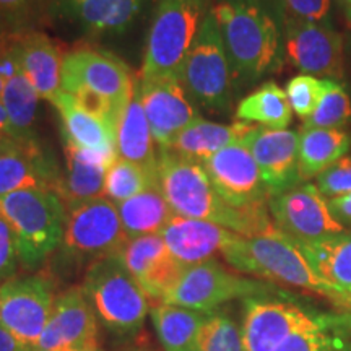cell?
<instances>
[{
	"mask_svg": "<svg viewBox=\"0 0 351 351\" xmlns=\"http://www.w3.org/2000/svg\"><path fill=\"white\" fill-rule=\"evenodd\" d=\"M0 132H2V134L12 135V132H10V122H8L7 111H5V108H3L2 101H0ZM12 137H13V135H12Z\"/></svg>",
	"mask_w": 351,
	"mask_h": 351,
	"instance_id": "45",
	"label": "cell"
},
{
	"mask_svg": "<svg viewBox=\"0 0 351 351\" xmlns=\"http://www.w3.org/2000/svg\"><path fill=\"white\" fill-rule=\"evenodd\" d=\"M314 274L332 289L341 309L351 306V231L313 244H300Z\"/></svg>",
	"mask_w": 351,
	"mask_h": 351,
	"instance_id": "25",
	"label": "cell"
},
{
	"mask_svg": "<svg viewBox=\"0 0 351 351\" xmlns=\"http://www.w3.org/2000/svg\"><path fill=\"white\" fill-rule=\"evenodd\" d=\"M339 3L341 7H343V10L346 7H350L351 5V0H339Z\"/></svg>",
	"mask_w": 351,
	"mask_h": 351,
	"instance_id": "49",
	"label": "cell"
},
{
	"mask_svg": "<svg viewBox=\"0 0 351 351\" xmlns=\"http://www.w3.org/2000/svg\"><path fill=\"white\" fill-rule=\"evenodd\" d=\"M234 78L256 82L282 64V29L263 0H218L212 7Z\"/></svg>",
	"mask_w": 351,
	"mask_h": 351,
	"instance_id": "2",
	"label": "cell"
},
{
	"mask_svg": "<svg viewBox=\"0 0 351 351\" xmlns=\"http://www.w3.org/2000/svg\"><path fill=\"white\" fill-rule=\"evenodd\" d=\"M244 304L241 332L245 351H275L315 314L293 302L265 298H249Z\"/></svg>",
	"mask_w": 351,
	"mask_h": 351,
	"instance_id": "18",
	"label": "cell"
},
{
	"mask_svg": "<svg viewBox=\"0 0 351 351\" xmlns=\"http://www.w3.org/2000/svg\"><path fill=\"white\" fill-rule=\"evenodd\" d=\"M274 226L298 244H313L346 230L337 221L315 184L302 182L269 199Z\"/></svg>",
	"mask_w": 351,
	"mask_h": 351,
	"instance_id": "10",
	"label": "cell"
},
{
	"mask_svg": "<svg viewBox=\"0 0 351 351\" xmlns=\"http://www.w3.org/2000/svg\"><path fill=\"white\" fill-rule=\"evenodd\" d=\"M156 178L166 202L178 217L215 223L245 238L275 228L269 204L234 207L215 191L204 166L171 148L158 152Z\"/></svg>",
	"mask_w": 351,
	"mask_h": 351,
	"instance_id": "1",
	"label": "cell"
},
{
	"mask_svg": "<svg viewBox=\"0 0 351 351\" xmlns=\"http://www.w3.org/2000/svg\"><path fill=\"white\" fill-rule=\"evenodd\" d=\"M60 181L59 166L38 142H19L0 153V197L21 189L57 192Z\"/></svg>",
	"mask_w": 351,
	"mask_h": 351,
	"instance_id": "20",
	"label": "cell"
},
{
	"mask_svg": "<svg viewBox=\"0 0 351 351\" xmlns=\"http://www.w3.org/2000/svg\"><path fill=\"white\" fill-rule=\"evenodd\" d=\"M202 166L207 171L215 191L234 207L269 204L270 195L261 169L244 143L223 148L205 160Z\"/></svg>",
	"mask_w": 351,
	"mask_h": 351,
	"instance_id": "14",
	"label": "cell"
},
{
	"mask_svg": "<svg viewBox=\"0 0 351 351\" xmlns=\"http://www.w3.org/2000/svg\"><path fill=\"white\" fill-rule=\"evenodd\" d=\"M158 182L156 173L117 156L108 168L104 197L119 205Z\"/></svg>",
	"mask_w": 351,
	"mask_h": 351,
	"instance_id": "35",
	"label": "cell"
},
{
	"mask_svg": "<svg viewBox=\"0 0 351 351\" xmlns=\"http://www.w3.org/2000/svg\"><path fill=\"white\" fill-rule=\"evenodd\" d=\"M46 0H0V19L8 21L32 16L44 5Z\"/></svg>",
	"mask_w": 351,
	"mask_h": 351,
	"instance_id": "42",
	"label": "cell"
},
{
	"mask_svg": "<svg viewBox=\"0 0 351 351\" xmlns=\"http://www.w3.org/2000/svg\"><path fill=\"white\" fill-rule=\"evenodd\" d=\"M150 314L165 351H199V335L210 313L158 302Z\"/></svg>",
	"mask_w": 351,
	"mask_h": 351,
	"instance_id": "30",
	"label": "cell"
},
{
	"mask_svg": "<svg viewBox=\"0 0 351 351\" xmlns=\"http://www.w3.org/2000/svg\"><path fill=\"white\" fill-rule=\"evenodd\" d=\"M243 143L251 150L270 197L302 184L300 132L256 127Z\"/></svg>",
	"mask_w": 351,
	"mask_h": 351,
	"instance_id": "17",
	"label": "cell"
},
{
	"mask_svg": "<svg viewBox=\"0 0 351 351\" xmlns=\"http://www.w3.org/2000/svg\"><path fill=\"white\" fill-rule=\"evenodd\" d=\"M119 258L148 300L158 302L165 301L186 270L166 247L161 234L130 239Z\"/></svg>",
	"mask_w": 351,
	"mask_h": 351,
	"instance_id": "19",
	"label": "cell"
},
{
	"mask_svg": "<svg viewBox=\"0 0 351 351\" xmlns=\"http://www.w3.org/2000/svg\"><path fill=\"white\" fill-rule=\"evenodd\" d=\"M0 217L13 232L20 262L34 269L62 245L69 210L56 192L21 189L0 197Z\"/></svg>",
	"mask_w": 351,
	"mask_h": 351,
	"instance_id": "4",
	"label": "cell"
},
{
	"mask_svg": "<svg viewBox=\"0 0 351 351\" xmlns=\"http://www.w3.org/2000/svg\"><path fill=\"white\" fill-rule=\"evenodd\" d=\"M5 80H3L2 77H0V96H2V93H3V88H5Z\"/></svg>",
	"mask_w": 351,
	"mask_h": 351,
	"instance_id": "51",
	"label": "cell"
},
{
	"mask_svg": "<svg viewBox=\"0 0 351 351\" xmlns=\"http://www.w3.org/2000/svg\"><path fill=\"white\" fill-rule=\"evenodd\" d=\"M274 293H280L274 283L249 278L226 269L217 258H210L187 267L163 302L199 313H213L232 300L265 298Z\"/></svg>",
	"mask_w": 351,
	"mask_h": 351,
	"instance_id": "8",
	"label": "cell"
},
{
	"mask_svg": "<svg viewBox=\"0 0 351 351\" xmlns=\"http://www.w3.org/2000/svg\"><path fill=\"white\" fill-rule=\"evenodd\" d=\"M221 256L239 274L301 288L335 301L332 289L314 274L300 244L276 228L251 238L239 234L226 245Z\"/></svg>",
	"mask_w": 351,
	"mask_h": 351,
	"instance_id": "3",
	"label": "cell"
},
{
	"mask_svg": "<svg viewBox=\"0 0 351 351\" xmlns=\"http://www.w3.org/2000/svg\"><path fill=\"white\" fill-rule=\"evenodd\" d=\"M56 285L46 274L0 285V324L16 339L36 346L56 302Z\"/></svg>",
	"mask_w": 351,
	"mask_h": 351,
	"instance_id": "12",
	"label": "cell"
},
{
	"mask_svg": "<svg viewBox=\"0 0 351 351\" xmlns=\"http://www.w3.org/2000/svg\"><path fill=\"white\" fill-rule=\"evenodd\" d=\"M282 20L301 23H332V0H278Z\"/></svg>",
	"mask_w": 351,
	"mask_h": 351,
	"instance_id": "39",
	"label": "cell"
},
{
	"mask_svg": "<svg viewBox=\"0 0 351 351\" xmlns=\"http://www.w3.org/2000/svg\"><path fill=\"white\" fill-rule=\"evenodd\" d=\"M328 208L341 226L351 228V192L346 195L328 199Z\"/></svg>",
	"mask_w": 351,
	"mask_h": 351,
	"instance_id": "43",
	"label": "cell"
},
{
	"mask_svg": "<svg viewBox=\"0 0 351 351\" xmlns=\"http://www.w3.org/2000/svg\"><path fill=\"white\" fill-rule=\"evenodd\" d=\"M127 243L117 205L106 197L69 210L62 245L72 256L96 262L119 256Z\"/></svg>",
	"mask_w": 351,
	"mask_h": 351,
	"instance_id": "11",
	"label": "cell"
},
{
	"mask_svg": "<svg viewBox=\"0 0 351 351\" xmlns=\"http://www.w3.org/2000/svg\"><path fill=\"white\" fill-rule=\"evenodd\" d=\"M19 142H20V140L13 138L12 135H8V134H2V132H0V153L7 152L8 148H12L13 145H16Z\"/></svg>",
	"mask_w": 351,
	"mask_h": 351,
	"instance_id": "46",
	"label": "cell"
},
{
	"mask_svg": "<svg viewBox=\"0 0 351 351\" xmlns=\"http://www.w3.org/2000/svg\"><path fill=\"white\" fill-rule=\"evenodd\" d=\"M21 72L32 83L39 98L54 104L62 95V62L59 47L47 34L32 32L16 38Z\"/></svg>",
	"mask_w": 351,
	"mask_h": 351,
	"instance_id": "23",
	"label": "cell"
},
{
	"mask_svg": "<svg viewBox=\"0 0 351 351\" xmlns=\"http://www.w3.org/2000/svg\"><path fill=\"white\" fill-rule=\"evenodd\" d=\"M345 56H346V60H350V65H346V69H350V80H348V85H350V95H351V49L346 51L345 49ZM345 69V72H346Z\"/></svg>",
	"mask_w": 351,
	"mask_h": 351,
	"instance_id": "47",
	"label": "cell"
},
{
	"mask_svg": "<svg viewBox=\"0 0 351 351\" xmlns=\"http://www.w3.org/2000/svg\"><path fill=\"white\" fill-rule=\"evenodd\" d=\"M178 78L199 106L210 111H226L231 106L234 73L212 8L202 21Z\"/></svg>",
	"mask_w": 351,
	"mask_h": 351,
	"instance_id": "7",
	"label": "cell"
},
{
	"mask_svg": "<svg viewBox=\"0 0 351 351\" xmlns=\"http://www.w3.org/2000/svg\"><path fill=\"white\" fill-rule=\"evenodd\" d=\"M328 85H330V80L314 75H306V73L293 77L287 83V90H285L291 111L298 117H301L302 121H306L315 111V108L319 106L320 99L326 95Z\"/></svg>",
	"mask_w": 351,
	"mask_h": 351,
	"instance_id": "38",
	"label": "cell"
},
{
	"mask_svg": "<svg viewBox=\"0 0 351 351\" xmlns=\"http://www.w3.org/2000/svg\"><path fill=\"white\" fill-rule=\"evenodd\" d=\"M62 121L65 145L116 158L117 127L103 114L80 103L75 96L62 91L54 103Z\"/></svg>",
	"mask_w": 351,
	"mask_h": 351,
	"instance_id": "22",
	"label": "cell"
},
{
	"mask_svg": "<svg viewBox=\"0 0 351 351\" xmlns=\"http://www.w3.org/2000/svg\"><path fill=\"white\" fill-rule=\"evenodd\" d=\"M351 135L341 129L300 130V174L301 181L315 179L333 163L348 155Z\"/></svg>",
	"mask_w": 351,
	"mask_h": 351,
	"instance_id": "31",
	"label": "cell"
},
{
	"mask_svg": "<svg viewBox=\"0 0 351 351\" xmlns=\"http://www.w3.org/2000/svg\"><path fill=\"white\" fill-rule=\"evenodd\" d=\"M39 99L41 98L23 72L7 80L0 101L7 111L13 138L20 142H38L34 137V124Z\"/></svg>",
	"mask_w": 351,
	"mask_h": 351,
	"instance_id": "34",
	"label": "cell"
},
{
	"mask_svg": "<svg viewBox=\"0 0 351 351\" xmlns=\"http://www.w3.org/2000/svg\"><path fill=\"white\" fill-rule=\"evenodd\" d=\"M208 5L210 0H158L138 78L179 77Z\"/></svg>",
	"mask_w": 351,
	"mask_h": 351,
	"instance_id": "5",
	"label": "cell"
},
{
	"mask_svg": "<svg viewBox=\"0 0 351 351\" xmlns=\"http://www.w3.org/2000/svg\"><path fill=\"white\" fill-rule=\"evenodd\" d=\"M83 291L104 327L116 333L142 328L150 300L129 274L119 256L99 258L88 269Z\"/></svg>",
	"mask_w": 351,
	"mask_h": 351,
	"instance_id": "6",
	"label": "cell"
},
{
	"mask_svg": "<svg viewBox=\"0 0 351 351\" xmlns=\"http://www.w3.org/2000/svg\"><path fill=\"white\" fill-rule=\"evenodd\" d=\"M85 351H101L99 348H93V350H85Z\"/></svg>",
	"mask_w": 351,
	"mask_h": 351,
	"instance_id": "53",
	"label": "cell"
},
{
	"mask_svg": "<svg viewBox=\"0 0 351 351\" xmlns=\"http://www.w3.org/2000/svg\"><path fill=\"white\" fill-rule=\"evenodd\" d=\"M0 351H34L32 345L16 339L10 330L0 324Z\"/></svg>",
	"mask_w": 351,
	"mask_h": 351,
	"instance_id": "44",
	"label": "cell"
},
{
	"mask_svg": "<svg viewBox=\"0 0 351 351\" xmlns=\"http://www.w3.org/2000/svg\"><path fill=\"white\" fill-rule=\"evenodd\" d=\"M145 0H80L69 7L83 28L96 34L125 32L142 10Z\"/></svg>",
	"mask_w": 351,
	"mask_h": 351,
	"instance_id": "32",
	"label": "cell"
},
{
	"mask_svg": "<svg viewBox=\"0 0 351 351\" xmlns=\"http://www.w3.org/2000/svg\"><path fill=\"white\" fill-rule=\"evenodd\" d=\"M34 351H73V350H36L34 348Z\"/></svg>",
	"mask_w": 351,
	"mask_h": 351,
	"instance_id": "52",
	"label": "cell"
},
{
	"mask_svg": "<svg viewBox=\"0 0 351 351\" xmlns=\"http://www.w3.org/2000/svg\"><path fill=\"white\" fill-rule=\"evenodd\" d=\"M315 186L326 199L346 195L351 192V155L340 158L315 178Z\"/></svg>",
	"mask_w": 351,
	"mask_h": 351,
	"instance_id": "40",
	"label": "cell"
},
{
	"mask_svg": "<svg viewBox=\"0 0 351 351\" xmlns=\"http://www.w3.org/2000/svg\"><path fill=\"white\" fill-rule=\"evenodd\" d=\"M19 251L10 226L0 217V285H3L15 275L19 265Z\"/></svg>",
	"mask_w": 351,
	"mask_h": 351,
	"instance_id": "41",
	"label": "cell"
},
{
	"mask_svg": "<svg viewBox=\"0 0 351 351\" xmlns=\"http://www.w3.org/2000/svg\"><path fill=\"white\" fill-rule=\"evenodd\" d=\"M234 116L238 121L261 124L267 129H287L291 124L293 111L287 91L278 83L265 82L239 101Z\"/></svg>",
	"mask_w": 351,
	"mask_h": 351,
	"instance_id": "33",
	"label": "cell"
},
{
	"mask_svg": "<svg viewBox=\"0 0 351 351\" xmlns=\"http://www.w3.org/2000/svg\"><path fill=\"white\" fill-rule=\"evenodd\" d=\"M64 2H65V5H67V8H69V7L75 5V3L80 2V0H64Z\"/></svg>",
	"mask_w": 351,
	"mask_h": 351,
	"instance_id": "50",
	"label": "cell"
},
{
	"mask_svg": "<svg viewBox=\"0 0 351 351\" xmlns=\"http://www.w3.org/2000/svg\"><path fill=\"white\" fill-rule=\"evenodd\" d=\"M36 350L85 351L98 346V315L82 287L65 289L56 298L47 326Z\"/></svg>",
	"mask_w": 351,
	"mask_h": 351,
	"instance_id": "15",
	"label": "cell"
},
{
	"mask_svg": "<svg viewBox=\"0 0 351 351\" xmlns=\"http://www.w3.org/2000/svg\"><path fill=\"white\" fill-rule=\"evenodd\" d=\"M116 158L65 145L67 169L56 194L67 210L104 197L108 168Z\"/></svg>",
	"mask_w": 351,
	"mask_h": 351,
	"instance_id": "24",
	"label": "cell"
},
{
	"mask_svg": "<svg viewBox=\"0 0 351 351\" xmlns=\"http://www.w3.org/2000/svg\"><path fill=\"white\" fill-rule=\"evenodd\" d=\"M350 311H351V306H350Z\"/></svg>",
	"mask_w": 351,
	"mask_h": 351,
	"instance_id": "54",
	"label": "cell"
},
{
	"mask_svg": "<svg viewBox=\"0 0 351 351\" xmlns=\"http://www.w3.org/2000/svg\"><path fill=\"white\" fill-rule=\"evenodd\" d=\"M285 56L306 75L345 82L346 56L343 36L333 25L282 20Z\"/></svg>",
	"mask_w": 351,
	"mask_h": 351,
	"instance_id": "13",
	"label": "cell"
},
{
	"mask_svg": "<svg viewBox=\"0 0 351 351\" xmlns=\"http://www.w3.org/2000/svg\"><path fill=\"white\" fill-rule=\"evenodd\" d=\"M117 212L129 241L161 234L174 217L158 182L117 205Z\"/></svg>",
	"mask_w": 351,
	"mask_h": 351,
	"instance_id": "29",
	"label": "cell"
},
{
	"mask_svg": "<svg viewBox=\"0 0 351 351\" xmlns=\"http://www.w3.org/2000/svg\"><path fill=\"white\" fill-rule=\"evenodd\" d=\"M256 127L243 121L234 124H218L199 117L176 137L169 148L182 158L202 165L223 148L243 143Z\"/></svg>",
	"mask_w": 351,
	"mask_h": 351,
	"instance_id": "26",
	"label": "cell"
},
{
	"mask_svg": "<svg viewBox=\"0 0 351 351\" xmlns=\"http://www.w3.org/2000/svg\"><path fill=\"white\" fill-rule=\"evenodd\" d=\"M116 153L119 158L156 173L158 153L155 152V138L145 116L142 101L138 98L137 82H135L134 96L124 109L117 125Z\"/></svg>",
	"mask_w": 351,
	"mask_h": 351,
	"instance_id": "28",
	"label": "cell"
},
{
	"mask_svg": "<svg viewBox=\"0 0 351 351\" xmlns=\"http://www.w3.org/2000/svg\"><path fill=\"white\" fill-rule=\"evenodd\" d=\"M239 234L226 228L202 219L184 218L174 215L168 226L161 231L166 247L184 269L199 265L215 258L225 251Z\"/></svg>",
	"mask_w": 351,
	"mask_h": 351,
	"instance_id": "21",
	"label": "cell"
},
{
	"mask_svg": "<svg viewBox=\"0 0 351 351\" xmlns=\"http://www.w3.org/2000/svg\"><path fill=\"white\" fill-rule=\"evenodd\" d=\"M137 91L153 138L160 148H169L176 137L200 117L179 78L142 80L137 77Z\"/></svg>",
	"mask_w": 351,
	"mask_h": 351,
	"instance_id": "16",
	"label": "cell"
},
{
	"mask_svg": "<svg viewBox=\"0 0 351 351\" xmlns=\"http://www.w3.org/2000/svg\"><path fill=\"white\" fill-rule=\"evenodd\" d=\"M345 15H346V20H348V23L351 25V5L345 8Z\"/></svg>",
	"mask_w": 351,
	"mask_h": 351,
	"instance_id": "48",
	"label": "cell"
},
{
	"mask_svg": "<svg viewBox=\"0 0 351 351\" xmlns=\"http://www.w3.org/2000/svg\"><path fill=\"white\" fill-rule=\"evenodd\" d=\"M351 122V95L343 82L330 80L315 111L302 121L304 129H341Z\"/></svg>",
	"mask_w": 351,
	"mask_h": 351,
	"instance_id": "36",
	"label": "cell"
},
{
	"mask_svg": "<svg viewBox=\"0 0 351 351\" xmlns=\"http://www.w3.org/2000/svg\"><path fill=\"white\" fill-rule=\"evenodd\" d=\"M137 78L119 57L96 49L69 52L62 62V90L104 103L121 121L135 91Z\"/></svg>",
	"mask_w": 351,
	"mask_h": 351,
	"instance_id": "9",
	"label": "cell"
},
{
	"mask_svg": "<svg viewBox=\"0 0 351 351\" xmlns=\"http://www.w3.org/2000/svg\"><path fill=\"white\" fill-rule=\"evenodd\" d=\"M275 351H351V311L315 313Z\"/></svg>",
	"mask_w": 351,
	"mask_h": 351,
	"instance_id": "27",
	"label": "cell"
},
{
	"mask_svg": "<svg viewBox=\"0 0 351 351\" xmlns=\"http://www.w3.org/2000/svg\"><path fill=\"white\" fill-rule=\"evenodd\" d=\"M199 351H245L241 327L228 314L210 313L200 330Z\"/></svg>",
	"mask_w": 351,
	"mask_h": 351,
	"instance_id": "37",
	"label": "cell"
}]
</instances>
